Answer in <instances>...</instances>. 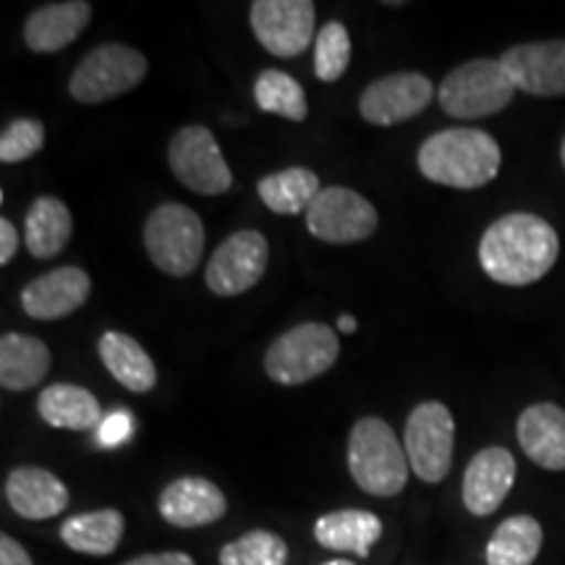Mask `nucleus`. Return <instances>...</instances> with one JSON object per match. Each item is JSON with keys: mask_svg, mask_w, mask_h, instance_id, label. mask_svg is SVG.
<instances>
[{"mask_svg": "<svg viewBox=\"0 0 565 565\" xmlns=\"http://www.w3.org/2000/svg\"><path fill=\"white\" fill-rule=\"evenodd\" d=\"M561 254L557 233L545 217L513 212L498 217L479 242V265L494 282L532 286L553 270Z\"/></svg>", "mask_w": 565, "mask_h": 565, "instance_id": "1", "label": "nucleus"}, {"mask_svg": "<svg viewBox=\"0 0 565 565\" xmlns=\"http://www.w3.org/2000/svg\"><path fill=\"white\" fill-rule=\"evenodd\" d=\"M500 145L482 129H445L422 141L416 166L424 179L450 189H482L500 173Z\"/></svg>", "mask_w": 565, "mask_h": 565, "instance_id": "2", "label": "nucleus"}, {"mask_svg": "<svg viewBox=\"0 0 565 565\" xmlns=\"http://www.w3.org/2000/svg\"><path fill=\"white\" fill-rule=\"evenodd\" d=\"M349 471L359 490L372 498H395L408 482V458L393 427L380 416H364L349 437Z\"/></svg>", "mask_w": 565, "mask_h": 565, "instance_id": "3", "label": "nucleus"}, {"mask_svg": "<svg viewBox=\"0 0 565 565\" xmlns=\"http://www.w3.org/2000/svg\"><path fill=\"white\" fill-rule=\"evenodd\" d=\"M515 95V84L508 76L503 63L492 58H477L450 71L440 84L437 100L448 116L461 121H475L505 110Z\"/></svg>", "mask_w": 565, "mask_h": 565, "instance_id": "4", "label": "nucleus"}, {"mask_svg": "<svg viewBox=\"0 0 565 565\" xmlns=\"http://www.w3.org/2000/svg\"><path fill=\"white\" fill-rule=\"evenodd\" d=\"M341 341L330 324L303 322L275 338L265 353L267 377L278 385H303L338 362Z\"/></svg>", "mask_w": 565, "mask_h": 565, "instance_id": "5", "label": "nucleus"}, {"mask_svg": "<svg viewBox=\"0 0 565 565\" xmlns=\"http://www.w3.org/2000/svg\"><path fill=\"white\" fill-rule=\"evenodd\" d=\"M145 249L152 265L173 278L196 270L204 252V225L192 207L166 202L145 223Z\"/></svg>", "mask_w": 565, "mask_h": 565, "instance_id": "6", "label": "nucleus"}, {"mask_svg": "<svg viewBox=\"0 0 565 565\" xmlns=\"http://www.w3.org/2000/svg\"><path fill=\"white\" fill-rule=\"evenodd\" d=\"M147 76V58L129 45H100L82 58L68 79L76 103L100 105L131 92Z\"/></svg>", "mask_w": 565, "mask_h": 565, "instance_id": "7", "label": "nucleus"}, {"mask_svg": "<svg viewBox=\"0 0 565 565\" xmlns=\"http://www.w3.org/2000/svg\"><path fill=\"white\" fill-rule=\"evenodd\" d=\"M456 422L440 401H424L408 414L404 429V450L408 466L422 482L437 484L448 477L454 463Z\"/></svg>", "mask_w": 565, "mask_h": 565, "instance_id": "8", "label": "nucleus"}, {"mask_svg": "<svg viewBox=\"0 0 565 565\" xmlns=\"http://www.w3.org/2000/svg\"><path fill=\"white\" fill-rule=\"evenodd\" d=\"M171 171L183 186L202 196H221L233 186V173L207 126H183L168 147Z\"/></svg>", "mask_w": 565, "mask_h": 565, "instance_id": "9", "label": "nucleus"}, {"mask_svg": "<svg viewBox=\"0 0 565 565\" xmlns=\"http://www.w3.org/2000/svg\"><path fill=\"white\" fill-rule=\"evenodd\" d=\"M307 228L312 236L328 244L366 242L377 231L380 215L374 204L353 189L328 186L309 204Z\"/></svg>", "mask_w": 565, "mask_h": 565, "instance_id": "10", "label": "nucleus"}, {"mask_svg": "<svg viewBox=\"0 0 565 565\" xmlns=\"http://www.w3.org/2000/svg\"><path fill=\"white\" fill-rule=\"evenodd\" d=\"M267 259L270 244L263 233L254 228L236 231L212 252L204 267V282L217 296H242L263 280Z\"/></svg>", "mask_w": 565, "mask_h": 565, "instance_id": "11", "label": "nucleus"}, {"mask_svg": "<svg viewBox=\"0 0 565 565\" xmlns=\"http://www.w3.org/2000/svg\"><path fill=\"white\" fill-rule=\"evenodd\" d=\"M254 38L278 58H296L315 38L312 0H254L249 6Z\"/></svg>", "mask_w": 565, "mask_h": 565, "instance_id": "12", "label": "nucleus"}, {"mask_svg": "<svg viewBox=\"0 0 565 565\" xmlns=\"http://www.w3.org/2000/svg\"><path fill=\"white\" fill-rule=\"evenodd\" d=\"M433 82L419 71H401L366 84L359 97V113L372 126H398L419 116L433 103Z\"/></svg>", "mask_w": 565, "mask_h": 565, "instance_id": "13", "label": "nucleus"}, {"mask_svg": "<svg viewBox=\"0 0 565 565\" xmlns=\"http://www.w3.org/2000/svg\"><path fill=\"white\" fill-rule=\"evenodd\" d=\"M515 89L534 97L565 95V40L526 42L500 55Z\"/></svg>", "mask_w": 565, "mask_h": 565, "instance_id": "14", "label": "nucleus"}, {"mask_svg": "<svg viewBox=\"0 0 565 565\" xmlns=\"http://www.w3.org/2000/svg\"><path fill=\"white\" fill-rule=\"evenodd\" d=\"M92 278L82 267H55V270L30 280L21 291V309L32 320H61L87 303Z\"/></svg>", "mask_w": 565, "mask_h": 565, "instance_id": "15", "label": "nucleus"}, {"mask_svg": "<svg viewBox=\"0 0 565 565\" xmlns=\"http://www.w3.org/2000/svg\"><path fill=\"white\" fill-rule=\"evenodd\" d=\"M515 482V458L511 450L492 445L479 450L466 466L463 505L471 515H490L503 505Z\"/></svg>", "mask_w": 565, "mask_h": 565, "instance_id": "16", "label": "nucleus"}, {"mask_svg": "<svg viewBox=\"0 0 565 565\" xmlns=\"http://www.w3.org/2000/svg\"><path fill=\"white\" fill-rule=\"evenodd\" d=\"M158 511L175 529H200L221 521L228 503L221 487L202 477H181L160 492Z\"/></svg>", "mask_w": 565, "mask_h": 565, "instance_id": "17", "label": "nucleus"}, {"mask_svg": "<svg viewBox=\"0 0 565 565\" xmlns=\"http://www.w3.org/2000/svg\"><path fill=\"white\" fill-rule=\"evenodd\" d=\"M6 500L21 519L45 521L68 508V490L53 471L40 466H19L6 477Z\"/></svg>", "mask_w": 565, "mask_h": 565, "instance_id": "18", "label": "nucleus"}, {"mask_svg": "<svg viewBox=\"0 0 565 565\" xmlns=\"http://www.w3.org/2000/svg\"><path fill=\"white\" fill-rule=\"evenodd\" d=\"M521 448L536 466L547 471L565 469V412L555 404L524 408L515 424Z\"/></svg>", "mask_w": 565, "mask_h": 565, "instance_id": "19", "label": "nucleus"}, {"mask_svg": "<svg viewBox=\"0 0 565 565\" xmlns=\"http://www.w3.org/2000/svg\"><path fill=\"white\" fill-rule=\"evenodd\" d=\"M92 19V6L84 0L47 3L30 13L24 24V42L32 53H58L79 40Z\"/></svg>", "mask_w": 565, "mask_h": 565, "instance_id": "20", "label": "nucleus"}, {"mask_svg": "<svg viewBox=\"0 0 565 565\" xmlns=\"http://www.w3.org/2000/svg\"><path fill=\"white\" fill-rule=\"evenodd\" d=\"M383 529L385 526L380 521V515L349 508V511H333L320 515L315 524V540L324 550H333V553L366 557L370 550L380 542V536H383Z\"/></svg>", "mask_w": 565, "mask_h": 565, "instance_id": "21", "label": "nucleus"}, {"mask_svg": "<svg viewBox=\"0 0 565 565\" xmlns=\"http://www.w3.org/2000/svg\"><path fill=\"white\" fill-rule=\"evenodd\" d=\"M105 370L131 393H150L158 383V366L137 338L108 330L97 343Z\"/></svg>", "mask_w": 565, "mask_h": 565, "instance_id": "22", "label": "nucleus"}, {"mask_svg": "<svg viewBox=\"0 0 565 565\" xmlns=\"http://www.w3.org/2000/svg\"><path fill=\"white\" fill-rule=\"evenodd\" d=\"M51 372V351L40 338L6 333L0 338V385L21 393L40 385Z\"/></svg>", "mask_w": 565, "mask_h": 565, "instance_id": "23", "label": "nucleus"}, {"mask_svg": "<svg viewBox=\"0 0 565 565\" xmlns=\"http://www.w3.org/2000/svg\"><path fill=\"white\" fill-rule=\"evenodd\" d=\"M124 529V513L116 508H103V511H87L63 521L61 540L74 553L105 557L116 553L121 545Z\"/></svg>", "mask_w": 565, "mask_h": 565, "instance_id": "24", "label": "nucleus"}, {"mask_svg": "<svg viewBox=\"0 0 565 565\" xmlns=\"http://www.w3.org/2000/svg\"><path fill=\"white\" fill-rule=\"evenodd\" d=\"M38 412L42 422L55 429H71V433H84L100 424V404L87 387L55 383L40 393Z\"/></svg>", "mask_w": 565, "mask_h": 565, "instance_id": "25", "label": "nucleus"}, {"mask_svg": "<svg viewBox=\"0 0 565 565\" xmlns=\"http://www.w3.org/2000/svg\"><path fill=\"white\" fill-rule=\"evenodd\" d=\"M71 233H74V217L66 202L55 196H40L32 202L24 223V242L32 257L53 259L66 249Z\"/></svg>", "mask_w": 565, "mask_h": 565, "instance_id": "26", "label": "nucleus"}, {"mask_svg": "<svg viewBox=\"0 0 565 565\" xmlns=\"http://www.w3.org/2000/svg\"><path fill=\"white\" fill-rule=\"evenodd\" d=\"M320 192V175L301 166L270 173L257 183L259 200L275 215H299V212H307Z\"/></svg>", "mask_w": 565, "mask_h": 565, "instance_id": "27", "label": "nucleus"}, {"mask_svg": "<svg viewBox=\"0 0 565 565\" xmlns=\"http://www.w3.org/2000/svg\"><path fill=\"white\" fill-rule=\"evenodd\" d=\"M542 536L534 515H511L487 542V565H532L542 550Z\"/></svg>", "mask_w": 565, "mask_h": 565, "instance_id": "28", "label": "nucleus"}, {"mask_svg": "<svg viewBox=\"0 0 565 565\" xmlns=\"http://www.w3.org/2000/svg\"><path fill=\"white\" fill-rule=\"evenodd\" d=\"M254 103L259 110L273 116L288 118V121H303L309 113L303 87L291 74H282L278 68H267L254 82Z\"/></svg>", "mask_w": 565, "mask_h": 565, "instance_id": "29", "label": "nucleus"}, {"mask_svg": "<svg viewBox=\"0 0 565 565\" xmlns=\"http://www.w3.org/2000/svg\"><path fill=\"white\" fill-rule=\"evenodd\" d=\"M221 565H286V540L265 529H254L221 550Z\"/></svg>", "mask_w": 565, "mask_h": 565, "instance_id": "30", "label": "nucleus"}, {"mask_svg": "<svg viewBox=\"0 0 565 565\" xmlns=\"http://www.w3.org/2000/svg\"><path fill=\"white\" fill-rule=\"evenodd\" d=\"M351 63V34L341 21H328L315 40V74L330 84L345 74Z\"/></svg>", "mask_w": 565, "mask_h": 565, "instance_id": "31", "label": "nucleus"}, {"mask_svg": "<svg viewBox=\"0 0 565 565\" xmlns=\"http://www.w3.org/2000/svg\"><path fill=\"white\" fill-rule=\"evenodd\" d=\"M42 145H45V124L38 118H17L6 126L0 137V160L6 166L30 160L42 150Z\"/></svg>", "mask_w": 565, "mask_h": 565, "instance_id": "32", "label": "nucleus"}, {"mask_svg": "<svg viewBox=\"0 0 565 565\" xmlns=\"http://www.w3.org/2000/svg\"><path fill=\"white\" fill-rule=\"evenodd\" d=\"M131 416L126 412H116L110 414L108 419H105L100 424V445H105V448H113V445H121L126 437L131 435Z\"/></svg>", "mask_w": 565, "mask_h": 565, "instance_id": "33", "label": "nucleus"}, {"mask_svg": "<svg viewBox=\"0 0 565 565\" xmlns=\"http://www.w3.org/2000/svg\"><path fill=\"white\" fill-rule=\"evenodd\" d=\"M0 565H34L30 553L9 534L0 536Z\"/></svg>", "mask_w": 565, "mask_h": 565, "instance_id": "34", "label": "nucleus"}, {"mask_svg": "<svg viewBox=\"0 0 565 565\" xmlns=\"http://www.w3.org/2000/svg\"><path fill=\"white\" fill-rule=\"evenodd\" d=\"M124 565H196L192 555L186 553H147L131 557Z\"/></svg>", "mask_w": 565, "mask_h": 565, "instance_id": "35", "label": "nucleus"}, {"mask_svg": "<svg viewBox=\"0 0 565 565\" xmlns=\"http://www.w3.org/2000/svg\"><path fill=\"white\" fill-rule=\"evenodd\" d=\"M19 249V233L11 221H0V265H9Z\"/></svg>", "mask_w": 565, "mask_h": 565, "instance_id": "36", "label": "nucleus"}, {"mask_svg": "<svg viewBox=\"0 0 565 565\" xmlns=\"http://www.w3.org/2000/svg\"><path fill=\"white\" fill-rule=\"evenodd\" d=\"M338 330H341V333H356V320H353L351 315H341V320H338Z\"/></svg>", "mask_w": 565, "mask_h": 565, "instance_id": "37", "label": "nucleus"}, {"mask_svg": "<svg viewBox=\"0 0 565 565\" xmlns=\"http://www.w3.org/2000/svg\"><path fill=\"white\" fill-rule=\"evenodd\" d=\"M322 565H356V563H351V561H328V563H322Z\"/></svg>", "mask_w": 565, "mask_h": 565, "instance_id": "38", "label": "nucleus"}, {"mask_svg": "<svg viewBox=\"0 0 565 565\" xmlns=\"http://www.w3.org/2000/svg\"><path fill=\"white\" fill-rule=\"evenodd\" d=\"M561 160H563V168H565V139H563V147H561Z\"/></svg>", "mask_w": 565, "mask_h": 565, "instance_id": "39", "label": "nucleus"}]
</instances>
